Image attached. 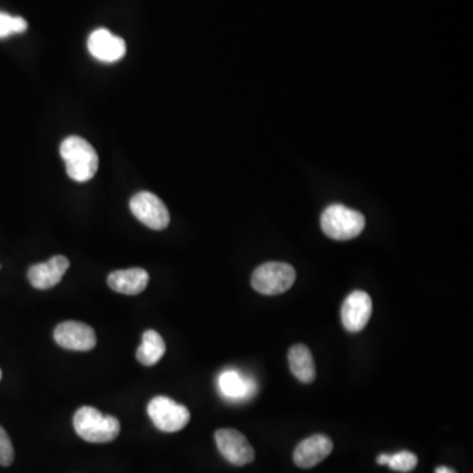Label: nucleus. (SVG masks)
<instances>
[{"mask_svg":"<svg viewBox=\"0 0 473 473\" xmlns=\"http://www.w3.org/2000/svg\"><path fill=\"white\" fill-rule=\"evenodd\" d=\"M66 164L69 177L75 182L85 183L93 179L99 169V156L90 142L80 136H70L59 148Z\"/></svg>","mask_w":473,"mask_h":473,"instance_id":"f257e3e1","label":"nucleus"},{"mask_svg":"<svg viewBox=\"0 0 473 473\" xmlns=\"http://www.w3.org/2000/svg\"><path fill=\"white\" fill-rule=\"evenodd\" d=\"M107 283L111 289L118 294L134 296L145 291L149 284V274L146 270L139 269V267L118 270L108 275Z\"/></svg>","mask_w":473,"mask_h":473,"instance_id":"ddd939ff","label":"nucleus"},{"mask_svg":"<svg viewBox=\"0 0 473 473\" xmlns=\"http://www.w3.org/2000/svg\"><path fill=\"white\" fill-rule=\"evenodd\" d=\"M0 378H2V370H0Z\"/></svg>","mask_w":473,"mask_h":473,"instance_id":"412c9836","label":"nucleus"},{"mask_svg":"<svg viewBox=\"0 0 473 473\" xmlns=\"http://www.w3.org/2000/svg\"><path fill=\"white\" fill-rule=\"evenodd\" d=\"M15 459V450L7 431L0 426V466L10 467Z\"/></svg>","mask_w":473,"mask_h":473,"instance_id":"6ab92c4d","label":"nucleus"},{"mask_svg":"<svg viewBox=\"0 0 473 473\" xmlns=\"http://www.w3.org/2000/svg\"><path fill=\"white\" fill-rule=\"evenodd\" d=\"M417 455L410 453V451H400V453L392 454V455L388 454V462H386V466L389 469L402 473L412 472L417 467Z\"/></svg>","mask_w":473,"mask_h":473,"instance_id":"f3484780","label":"nucleus"},{"mask_svg":"<svg viewBox=\"0 0 473 473\" xmlns=\"http://www.w3.org/2000/svg\"><path fill=\"white\" fill-rule=\"evenodd\" d=\"M289 369L297 380L310 384L316 378V364L312 353L305 345L292 346L288 353Z\"/></svg>","mask_w":473,"mask_h":473,"instance_id":"2eb2a0df","label":"nucleus"},{"mask_svg":"<svg viewBox=\"0 0 473 473\" xmlns=\"http://www.w3.org/2000/svg\"><path fill=\"white\" fill-rule=\"evenodd\" d=\"M364 226V216L342 204L329 205L321 216V229L335 240H353L363 232Z\"/></svg>","mask_w":473,"mask_h":473,"instance_id":"7ed1b4c3","label":"nucleus"},{"mask_svg":"<svg viewBox=\"0 0 473 473\" xmlns=\"http://www.w3.org/2000/svg\"><path fill=\"white\" fill-rule=\"evenodd\" d=\"M75 431L86 442L108 443L120 434V421L113 416H104L93 407H82L75 412Z\"/></svg>","mask_w":473,"mask_h":473,"instance_id":"f03ea898","label":"nucleus"},{"mask_svg":"<svg viewBox=\"0 0 473 473\" xmlns=\"http://www.w3.org/2000/svg\"><path fill=\"white\" fill-rule=\"evenodd\" d=\"M332 451L331 438L325 434H315L297 445L294 462L300 469H313L325 461Z\"/></svg>","mask_w":473,"mask_h":473,"instance_id":"9d476101","label":"nucleus"},{"mask_svg":"<svg viewBox=\"0 0 473 473\" xmlns=\"http://www.w3.org/2000/svg\"><path fill=\"white\" fill-rule=\"evenodd\" d=\"M216 445L221 455L233 464L242 467L256 458V451L248 438L234 429H220L215 432Z\"/></svg>","mask_w":473,"mask_h":473,"instance_id":"0eeeda50","label":"nucleus"},{"mask_svg":"<svg viewBox=\"0 0 473 473\" xmlns=\"http://www.w3.org/2000/svg\"><path fill=\"white\" fill-rule=\"evenodd\" d=\"M88 47L94 58L107 64L120 61L126 53V42L104 28L96 29L90 34Z\"/></svg>","mask_w":473,"mask_h":473,"instance_id":"9b49d317","label":"nucleus"},{"mask_svg":"<svg viewBox=\"0 0 473 473\" xmlns=\"http://www.w3.org/2000/svg\"><path fill=\"white\" fill-rule=\"evenodd\" d=\"M166 353V343L159 332L146 331L142 334V343L137 350V361L142 366H156Z\"/></svg>","mask_w":473,"mask_h":473,"instance_id":"dca6fc26","label":"nucleus"},{"mask_svg":"<svg viewBox=\"0 0 473 473\" xmlns=\"http://www.w3.org/2000/svg\"><path fill=\"white\" fill-rule=\"evenodd\" d=\"M148 415L154 426L164 432H177L189 423V410L166 396H156L148 405Z\"/></svg>","mask_w":473,"mask_h":473,"instance_id":"39448f33","label":"nucleus"},{"mask_svg":"<svg viewBox=\"0 0 473 473\" xmlns=\"http://www.w3.org/2000/svg\"><path fill=\"white\" fill-rule=\"evenodd\" d=\"M28 28V23L20 16H11L5 12H0V39L11 36V34H24Z\"/></svg>","mask_w":473,"mask_h":473,"instance_id":"a211bd4d","label":"nucleus"},{"mask_svg":"<svg viewBox=\"0 0 473 473\" xmlns=\"http://www.w3.org/2000/svg\"><path fill=\"white\" fill-rule=\"evenodd\" d=\"M218 386L223 396L233 401L250 399L256 392V384L253 378L243 377L236 370L224 371L218 378Z\"/></svg>","mask_w":473,"mask_h":473,"instance_id":"4468645a","label":"nucleus"},{"mask_svg":"<svg viewBox=\"0 0 473 473\" xmlns=\"http://www.w3.org/2000/svg\"><path fill=\"white\" fill-rule=\"evenodd\" d=\"M132 213L143 225L153 231H164L169 226L170 213L164 202L156 195L142 191L131 199Z\"/></svg>","mask_w":473,"mask_h":473,"instance_id":"423d86ee","label":"nucleus"},{"mask_svg":"<svg viewBox=\"0 0 473 473\" xmlns=\"http://www.w3.org/2000/svg\"><path fill=\"white\" fill-rule=\"evenodd\" d=\"M372 315V300L364 291H354L346 297L340 309V320L346 331L359 332L366 328Z\"/></svg>","mask_w":473,"mask_h":473,"instance_id":"6e6552de","label":"nucleus"},{"mask_svg":"<svg viewBox=\"0 0 473 473\" xmlns=\"http://www.w3.org/2000/svg\"><path fill=\"white\" fill-rule=\"evenodd\" d=\"M435 473H456L454 471L453 469H450V467H438L437 469H435Z\"/></svg>","mask_w":473,"mask_h":473,"instance_id":"aec40b11","label":"nucleus"},{"mask_svg":"<svg viewBox=\"0 0 473 473\" xmlns=\"http://www.w3.org/2000/svg\"><path fill=\"white\" fill-rule=\"evenodd\" d=\"M296 280V270L284 262H267L254 271L251 286L259 294L277 296L288 291Z\"/></svg>","mask_w":473,"mask_h":473,"instance_id":"20e7f679","label":"nucleus"},{"mask_svg":"<svg viewBox=\"0 0 473 473\" xmlns=\"http://www.w3.org/2000/svg\"><path fill=\"white\" fill-rule=\"evenodd\" d=\"M69 267L70 262L66 256H53L48 262L34 264L28 270L29 283L34 288L42 289V291L53 288L61 282Z\"/></svg>","mask_w":473,"mask_h":473,"instance_id":"f8f14e48","label":"nucleus"},{"mask_svg":"<svg viewBox=\"0 0 473 473\" xmlns=\"http://www.w3.org/2000/svg\"><path fill=\"white\" fill-rule=\"evenodd\" d=\"M54 340L66 350L90 351L96 346V334L88 324L66 321L57 326Z\"/></svg>","mask_w":473,"mask_h":473,"instance_id":"1a4fd4ad","label":"nucleus"}]
</instances>
